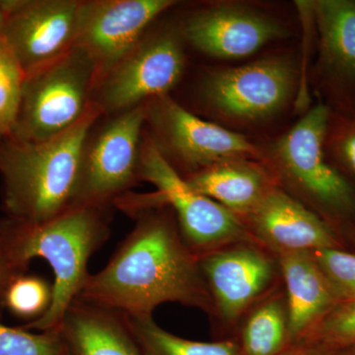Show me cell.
I'll use <instances>...</instances> for the list:
<instances>
[{
    "label": "cell",
    "instance_id": "obj_1",
    "mask_svg": "<svg viewBox=\"0 0 355 355\" xmlns=\"http://www.w3.org/2000/svg\"><path fill=\"white\" fill-rule=\"evenodd\" d=\"M164 209L130 216L135 227L106 266L89 273L76 299L135 318L153 317L155 308L169 302L214 309L200 260Z\"/></svg>",
    "mask_w": 355,
    "mask_h": 355
},
{
    "label": "cell",
    "instance_id": "obj_2",
    "mask_svg": "<svg viewBox=\"0 0 355 355\" xmlns=\"http://www.w3.org/2000/svg\"><path fill=\"white\" fill-rule=\"evenodd\" d=\"M94 106L64 132L41 141L0 142L2 209L7 218L42 223L78 205L84 146L103 116Z\"/></svg>",
    "mask_w": 355,
    "mask_h": 355
},
{
    "label": "cell",
    "instance_id": "obj_3",
    "mask_svg": "<svg viewBox=\"0 0 355 355\" xmlns=\"http://www.w3.org/2000/svg\"><path fill=\"white\" fill-rule=\"evenodd\" d=\"M110 207L78 205L51 220L27 223L0 219V240L21 265L33 259L48 261L55 275L53 303L41 319L26 330L58 331L65 311L78 296L89 272L91 256L108 240Z\"/></svg>",
    "mask_w": 355,
    "mask_h": 355
},
{
    "label": "cell",
    "instance_id": "obj_4",
    "mask_svg": "<svg viewBox=\"0 0 355 355\" xmlns=\"http://www.w3.org/2000/svg\"><path fill=\"white\" fill-rule=\"evenodd\" d=\"M98 80L95 62L78 46L26 74L10 137L41 141L69 130L94 106Z\"/></svg>",
    "mask_w": 355,
    "mask_h": 355
},
{
    "label": "cell",
    "instance_id": "obj_5",
    "mask_svg": "<svg viewBox=\"0 0 355 355\" xmlns=\"http://www.w3.org/2000/svg\"><path fill=\"white\" fill-rule=\"evenodd\" d=\"M139 179L155 187L161 207L174 210L182 237L198 258L248 241L249 233L237 216L193 190L153 140L142 144Z\"/></svg>",
    "mask_w": 355,
    "mask_h": 355
},
{
    "label": "cell",
    "instance_id": "obj_6",
    "mask_svg": "<svg viewBox=\"0 0 355 355\" xmlns=\"http://www.w3.org/2000/svg\"><path fill=\"white\" fill-rule=\"evenodd\" d=\"M146 104L91 130L83 154L78 205L110 207L139 181Z\"/></svg>",
    "mask_w": 355,
    "mask_h": 355
},
{
    "label": "cell",
    "instance_id": "obj_7",
    "mask_svg": "<svg viewBox=\"0 0 355 355\" xmlns=\"http://www.w3.org/2000/svg\"><path fill=\"white\" fill-rule=\"evenodd\" d=\"M181 42L173 33L144 38L128 55L102 77L93 102L104 114L123 113L167 95L183 73Z\"/></svg>",
    "mask_w": 355,
    "mask_h": 355
},
{
    "label": "cell",
    "instance_id": "obj_8",
    "mask_svg": "<svg viewBox=\"0 0 355 355\" xmlns=\"http://www.w3.org/2000/svg\"><path fill=\"white\" fill-rule=\"evenodd\" d=\"M329 111L323 105L308 112L277 142L275 155L287 181L324 207L349 211L354 195L349 183L324 159Z\"/></svg>",
    "mask_w": 355,
    "mask_h": 355
},
{
    "label": "cell",
    "instance_id": "obj_9",
    "mask_svg": "<svg viewBox=\"0 0 355 355\" xmlns=\"http://www.w3.org/2000/svg\"><path fill=\"white\" fill-rule=\"evenodd\" d=\"M175 3L172 0L81 1L76 46L92 58L99 80L142 41L149 25Z\"/></svg>",
    "mask_w": 355,
    "mask_h": 355
},
{
    "label": "cell",
    "instance_id": "obj_10",
    "mask_svg": "<svg viewBox=\"0 0 355 355\" xmlns=\"http://www.w3.org/2000/svg\"><path fill=\"white\" fill-rule=\"evenodd\" d=\"M295 84V69L284 58H268L214 72L205 84V99L229 119L256 121L284 108Z\"/></svg>",
    "mask_w": 355,
    "mask_h": 355
},
{
    "label": "cell",
    "instance_id": "obj_11",
    "mask_svg": "<svg viewBox=\"0 0 355 355\" xmlns=\"http://www.w3.org/2000/svg\"><path fill=\"white\" fill-rule=\"evenodd\" d=\"M146 121H150L163 144L191 173L257 155L256 148L244 137L198 118L168 94L146 102Z\"/></svg>",
    "mask_w": 355,
    "mask_h": 355
},
{
    "label": "cell",
    "instance_id": "obj_12",
    "mask_svg": "<svg viewBox=\"0 0 355 355\" xmlns=\"http://www.w3.org/2000/svg\"><path fill=\"white\" fill-rule=\"evenodd\" d=\"M4 40L26 74L76 46L79 0H6Z\"/></svg>",
    "mask_w": 355,
    "mask_h": 355
},
{
    "label": "cell",
    "instance_id": "obj_13",
    "mask_svg": "<svg viewBox=\"0 0 355 355\" xmlns=\"http://www.w3.org/2000/svg\"><path fill=\"white\" fill-rule=\"evenodd\" d=\"M198 260L212 305L227 322L239 319L275 277L270 257L249 241L220 248Z\"/></svg>",
    "mask_w": 355,
    "mask_h": 355
},
{
    "label": "cell",
    "instance_id": "obj_14",
    "mask_svg": "<svg viewBox=\"0 0 355 355\" xmlns=\"http://www.w3.org/2000/svg\"><path fill=\"white\" fill-rule=\"evenodd\" d=\"M183 34L197 50L220 58L253 55L286 31L265 16L238 7H216L191 16Z\"/></svg>",
    "mask_w": 355,
    "mask_h": 355
},
{
    "label": "cell",
    "instance_id": "obj_15",
    "mask_svg": "<svg viewBox=\"0 0 355 355\" xmlns=\"http://www.w3.org/2000/svg\"><path fill=\"white\" fill-rule=\"evenodd\" d=\"M249 216L254 234L277 254L313 253L338 246L323 220L279 189L270 188Z\"/></svg>",
    "mask_w": 355,
    "mask_h": 355
},
{
    "label": "cell",
    "instance_id": "obj_16",
    "mask_svg": "<svg viewBox=\"0 0 355 355\" xmlns=\"http://www.w3.org/2000/svg\"><path fill=\"white\" fill-rule=\"evenodd\" d=\"M65 355H144L125 315L76 299L58 329Z\"/></svg>",
    "mask_w": 355,
    "mask_h": 355
},
{
    "label": "cell",
    "instance_id": "obj_17",
    "mask_svg": "<svg viewBox=\"0 0 355 355\" xmlns=\"http://www.w3.org/2000/svg\"><path fill=\"white\" fill-rule=\"evenodd\" d=\"M286 287L289 340L308 333L340 303L312 253L277 254Z\"/></svg>",
    "mask_w": 355,
    "mask_h": 355
},
{
    "label": "cell",
    "instance_id": "obj_18",
    "mask_svg": "<svg viewBox=\"0 0 355 355\" xmlns=\"http://www.w3.org/2000/svg\"><path fill=\"white\" fill-rule=\"evenodd\" d=\"M184 179L193 190L236 216H249L270 189L260 170L240 160L210 166Z\"/></svg>",
    "mask_w": 355,
    "mask_h": 355
},
{
    "label": "cell",
    "instance_id": "obj_19",
    "mask_svg": "<svg viewBox=\"0 0 355 355\" xmlns=\"http://www.w3.org/2000/svg\"><path fill=\"white\" fill-rule=\"evenodd\" d=\"M313 6L324 64L340 76L355 78V2L321 0Z\"/></svg>",
    "mask_w": 355,
    "mask_h": 355
},
{
    "label": "cell",
    "instance_id": "obj_20",
    "mask_svg": "<svg viewBox=\"0 0 355 355\" xmlns=\"http://www.w3.org/2000/svg\"><path fill=\"white\" fill-rule=\"evenodd\" d=\"M128 328L144 355H242L237 343L196 342L165 331L153 317L125 316Z\"/></svg>",
    "mask_w": 355,
    "mask_h": 355
},
{
    "label": "cell",
    "instance_id": "obj_21",
    "mask_svg": "<svg viewBox=\"0 0 355 355\" xmlns=\"http://www.w3.org/2000/svg\"><path fill=\"white\" fill-rule=\"evenodd\" d=\"M289 340L286 302L275 297L254 308L243 328L242 355H279Z\"/></svg>",
    "mask_w": 355,
    "mask_h": 355
},
{
    "label": "cell",
    "instance_id": "obj_22",
    "mask_svg": "<svg viewBox=\"0 0 355 355\" xmlns=\"http://www.w3.org/2000/svg\"><path fill=\"white\" fill-rule=\"evenodd\" d=\"M53 286L38 275H18L9 284L3 299V309L27 323L41 319L50 309Z\"/></svg>",
    "mask_w": 355,
    "mask_h": 355
},
{
    "label": "cell",
    "instance_id": "obj_23",
    "mask_svg": "<svg viewBox=\"0 0 355 355\" xmlns=\"http://www.w3.org/2000/svg\"><path fill=\"white\" fill-rule=\"evenodd\" d=\"M25 73L6 40L0 39V142L12 135Z\"/></svg>",
    "mask_w": 355,
    "mask_h": 355
},
{
    "label": "cell",
    "instance_id": "obj_24",
    "mask_svg": "<svg viewBox=\"0 0 355 355\" xmlns=\"http://www.w3.org/2000/svg\"><path fill=\"white\" fill-rule=\"evenodd\" d=\"M0 355H65L58 331L39 334L0 322Z\"/></svg>",
    "mask_w": 355,
    "mask_h": 355
},
{
    "label": "cell",
    "instance_id": "obj_25",
    "mask_svg": "<svg viewBox=\"0 0 355 355\" xmlns=\"http://www.w3.org/2000/svg\"><path fill=\"white\" fill-rule=\"evenodd\" d=\"M318 266L330 282L340 302L355 300V254L338 248L313 252Z\"/></svg>",
    "mask_w": 355,
    "mask_h": 355
},
{
    "label": "cell",
    "instance_id": "obj_26",
    "mask_svg": "<svg viewBox=\"0 0 355 355\" xmlns=\"http://www.w3.org/2000/svg\"><path fill=\"white\" fill-rule=\"evenodd\" d=\"M305 336L330 347H355V300L336 304Z\"/></svg>",
    "mask_w": 355,
    "mask_h": 355
},
{
    "label": "cell",
    "instance_id": "obj_27",
    "mask_svg": "<svg viewBox=\"0 0 355 355\" xmlns=\"http://www.w3.org/2000/svg\"><path fill=\"white\" fill-rule=\"evenodd\" d=\"M28 268L21 265L0 240V316L3 309V299L9 284L18 275L27 272Z\"/></svg>",
    "mask_w": 355,
    "mask_h": 355
},
{
    "label": "cell",
    "instance_id": "obj_28",
    "mask_svg": "<svg viewBox=\"0 0 355 355\" xmlns=\"http://www.w3.org/2000/svg\"><path fill=\"white\" fill-rule=\"evenodd\" d=\"M340 148L345 162L355 173V130H352L343 137Z\"/></svg>",
    "mask_w": 355,
    "mask_h": 355
},
{
    "label": "cell",
    "instance_id": "obj_29",
    "mask_svg": "<svg viewBox=\"0 0 355 355\" xmlns=\"http://www.w3.org/2000/svg\"><path fill=\"white\" fill-rule=\"evenodd\" d=\"M7 22H8V8L6 0H0V39H4Z\"/></svg>",
    "mask_w": 355,
    "mask_h": 355
},
{
    "label": "cell",
    "instance_id": "obj_30",
    "mask_svg": "<svg viewBox=\"0 0 355 355\" xmlns=\"http://www.w3.org/2000/svg\"><path fill=\"white\" fill-rule=\"evenodd\" d=\"M292 355H328L326 352H321V350L317 349H309V350H301V352H296V354Z\"/></svg>",
    "mask_w": 355,
    "mask_h": 355
},
{
    "label": "cell",
    "instance_id": "obj_31",
    "mask_svg": "<svg viewBox=\"0 0 355 355\" xmlns=\"http://www.w3.org/2000/svg\"><path fill=\"white\" fill-rule=\"evenodd\" d=\"M352 355H355V352H354V354H352Z\"/></svg>",
    "mask_w": 355,
    "mask_h": 355
}]
</instances>
